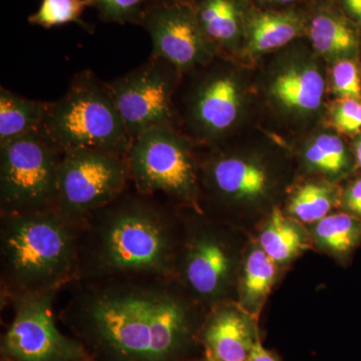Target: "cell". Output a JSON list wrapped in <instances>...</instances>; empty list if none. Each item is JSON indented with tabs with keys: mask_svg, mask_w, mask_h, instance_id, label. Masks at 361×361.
I'll use <instances>...</instances> for the list:
<instances>
[{
	"mask_svg": "<svg viewBox=\"0 0 361 361\" xmlns=\"http://www.w3.org/2000/svg\"><path fill=\"white\" fill-rule=\"evenodd\" d=\"M240 111V92L230 75H216L205 80L195 92L192 122L206 137H215L230 129Z\"/></svg>",
	"mask_w": 361,
	"mask_h": 361,
	"instance_id": "7c38bea8",
	"label": "cell"
},
{
	"mask_svg": "<svg viewBox=\"0 0 361 361\" xmlns=\"http://www.w3.org/2000/svg\"><path fill=\"white\" fill-rule=\"evenodd\" d=\"M78 361H85V360H78Z\"/></svg>",
	"mask_w": 361,
	"mask_h": 361,
	"instance_id": "d590c367",
	"label": "cell"
},
{
	"mask_svg": "<svg viewBox=\"0 0 361 361\" xmlns=\"http://www.w3.org/2000/svg\"><path fill=\"white\" fill-rule=\"evenodd\" d=\"M204 341L210 361H248L256 341L244 316L220 308L207 322Z\"/></svg>",
	"mask_w": 361,
	"mask_h": 361,
	"instance_id": "4fadbf2b",
	"label": "cell"
},
{
	"mask_svg": "<svg viewBox=\"0 0 361 361\" xmlns=\"http://www.w3.org/2000/svg\"><path fill=\"white\" fill-rule=\"evenodd\" d=\"M4 361H13V360H4Z\"/></svg>",
	"mask_w": 361,
	"mask_h": 361,
	"instance_id": "e575fe53",
	"label": "cell"
},
{
	"mask_svg": "<svg viewBox=\"0 0 361 361\" xmlns=\"http://www.w3.org/2000/svg\"><path fill=\"white\" fill-rule=\"evenodd\" d=\"M233 268L224 241L211 230H195L180 244L174 279L202 301H216L224 294Z\"/></svg>",
	"mask_w": 361,
	"mask_h": 361,
	"instance_id": "8fae6325",
	"label": "cell"
},
{
	"mask_svg": "<svg viewBox=\"0 0 361 361\" xmlns=\"http://www.w3.org/2000/svg\"><path fill=\"white\" fill-rule=\"evenodd\" d=\"M186 0H155L156 2H163V4H185Z\"/></svg>",
	"mask_w": 361,
	"mask_h": 361,
	"instance_id": "d6a6232c",
	"label": "cell"
},
{
	"mask_svg": "<svg viewBox=\"0 0 361 361\" xmlns=\"http://www.w3.org/2000/svg\"><path fill=\"white\" fill-rule=\"evenodd\" d=\"M211 187L225 198H256L264 194L267 175L262 168L235 157H223L208 167Z\"/></svg>",
	"mask_w": 361,
	"mask_h": 361,
	"instance_id": "5bb4252c",
	"label": "cell"
},
{
	"mask_svg": "<svg viewBox=\"0 0 361 361\" xmlns=\"http://www.w3.org/2000/svg\"><path fill=\"white\" fill-rule=\"evenodd\" d=\"M61 289L26 292L6 301L13 318L2 337V353L13 361H78L87 360L80 341L61 334L56 325L54 301Z\"/></svg>",
	"mask_w": 361,
	"mask_h": 361,
	"instance_id": "52a82bcc",
	"label": "cell"
},
{
	"mask_svg": "<svg viewBox=\"0 0 361 361\" xmlns=\"http://www.w3.org/2000/svg\"><path fill=\"white\" fill-rule=\"evenodd\" d=\"M334 90L344 99H360L361 87L357 68L351 61L342 59L334 66L332 71Z\"/></svg>",
	"mask_w": 361,
	"mask_h": 361,
	"instance_id": "4316f807",
	"label": "cell"
},
{
	"mask_svg": "<svg viewBox=\"0 0 361 361\" xmlns=\"http://www.w3.org/2000/svg\"><path fill=\"white\" fill-rule=\"evenodd\" d=\"M275 264L276 263L262 249L249 254L242 279L244 302L255 306L267 296L276 276Z\"/></svg>",
	"mask_w": 361,
	"mask_h": 361,
	"instance_id": "7402d4cb",
	"label": "cell"
},
{
	"mask_svg": "<svg viewBox=\"0 0 361 361\" xmlns=\"http://www.w3.org/2000/svg\"><path fill=\"white\" fill-rule=\"evenodd\" d=\"M334 123L343 133H355L361 129V103L358 99H345L334 113Z\"/></svg>",
	"mask_w": 361,
	"mask_h": 361,
	"instance_id": "83f0119b",
	"label": "cell"
},
{
	"mask_svg": "<svg viewBox=\"0 0 361 361\" xmlns=\"http://www.w3.org/2000/svg\"><path fill=\"white\" fill-rule=\"evenodd\" d=\"M314 233L323 246L336 253H345L360 241L361 221L349 214H332L318 221Z\"/></svg>",
	"mask_w": 361,
	"mask_h": 361,
	"instance_id": "44dd1931",
	"label": "cell"
},
{
	"mask_svg": "<svg viewBox=\"0 0 361 361\" xmlns=\"http://www.w3.org/2000/svg\"><path fill=\"white\" fill-rule=\"evenodd\" d=\"M133 187L140 193L193 199L197 187L189 148L174 129L147 130L133 140L127 155Z\"/></svg>",
	"mask_w": 361,
	"mask_h": 361,
	"instance_id": "ba28073f",
	"label": "cell"
},
{
	"mask_svg": "<svg viewBox=\"0 0 361 361\" xmlns=\"http://www.w3.org/2000/svg\"><path fill=\"white\" fill-rule=\"evenodd\" d=\"M270 1L283 2V4H285V2H291L294 1V0H270Z\"/></svg>",
	"mask_w": 361,
	"mask_h": 361,
	"instance_id": "836d02e7",
	"label": "cell"
},
{
	"mask_svg": "<svg viewBox=\"0 0 361 361\" xmlns=\"http://www.w3.org/2000/svg\"><path fill=\"white\" fill-rule=\"evenodd\" d=\"M39 132L61 154L89 149L127 157L133 142L106 82L90 71L77 73L51 102Z\"/></svg>",
	"mask_w": 361,
	"mask_h": 361,
	"instance_id": "277c9868",
	"label": "cell"
},
{
	"mask_svg": "<svg viewBox=\"0 0 361 361\" xmlns=\"http://www.w3.org/2000/svg\"><path fill=\"white\" fill-rule=\"evenodd\" d=\"M259 241L261 249L275 263L285 262L305 248L300 231L279 209L271 214Z\"/></svg>",
	"mask_w": 361,
	"mask_h": 361,
	"instance_id": "d6986e66",
	"label": "cell"
},
{
	"mask_svg": "<svg viewBox=\"0 0 361 361\" xmlns=\"http://www.w3.org/2000/svg\"><path fill=\"white\" fill-rule=\"evenodd\" d=\"M194 11L210 44H229L238 35V9L233 0H201Z\"/></svg>",
	"mask_w": 361,
	"mask_h": 361,
	"instance_id": "ac0fdd59",
	"label": "cell"
},
{
	"mask_svg": "<svg viewBox=\"0 0 361 361\" xmlns=\"http://www.w3.org/2000/svg\"><path fill=\"white\" fill-rule=\"evenodd\" d=\"M78 228L56 210L0 215L1 296L75 281Z\"/></svg>",
	"mask_w": 361,
	"mask_h": 361,
	"instance_id": "3957f363",
	"label": "cell"
},
{
	"mask_svg": "<svg viewBox=\"0 0 361 361\" xmlns=\"http://www.w3.org/2000/svg\"><path fill=\"white\" fill-rule=\"evenodd\" d=\"M61 155L39 130L0 145V215L56 209Z\"/></svg>",
	"mask_w": 361,
	"mask_h": 361,
	"instance_id": "5b68a950",
	"label": "cell"
},
{
	"mask_svg": "<svg viewBox=\"0 0 361 361\" xmlns=\"http://www.w3.org/2000/svg\"><path fill=\"white\" fill-rule=\"evenodd\" d=\"M106 23L141 25L142 18L155 0H90Z\"/></svg>",
	"mask_w": 361,
	"mask_h": 361,
	"instance_id": "484cf974",
	"label": "cell"
},
{
	"mask_svg": "<svg viewBox=\"0 0 361 361\" xmlns=\"http://www.w3.org/2000/svg\"><path fill=\"white\" fill-rule=\"evenodd\" d=\"M177 225L165 202L130 187L78 228L75 281L174 278L180 246Z\"/></svg>",
	"mask_w": 361,
	"mask_h": 361,
	"instance_id": "7a4b0ae2",
	"label": "cell"
},
{
	"mask_svg": "<svg viewBox=\"0 0 361 361\" xmlns=\"http://www.w3.org/2000/svg\"><path fill=\"white\" fill-rule=\"evenodd\" d=\"M132 186L127 157L99 149L66 152L59 164L56 210L80 228Z\"/></svg>",
	"mask_w": 361,
	"mask_h": 361,
	"instance_id": "8992f818",
	"label": "cell"
},
{
	"mask_svg": "<svg viewBox=\"0 0 361 361\" xmlns=\"http://www.w3.org/2000/svg\"><path fill=\"white\" fill-rule=\"evenodd\" d=\"M331 207V192L329 188L307 184L292 197L289 211L301 222L314 223L326 217Z\"/></svg>",
	"mask_w": 361,
	"mask_h": 361,
	"instance_id": "cb8c5ba5",
	"label": "cell"
},
{
	"mask_svg": "<svg viewBox=\"0 0 361 361\" xmlns=\"http://www.w3.org/2000/svg\"><path fill=\"white\" fill-rule=\"evenodd\" d=\"M89 7H92L90 0H42L39 9L27 20L30 25L47 30L68 23L84 25L82 16Z\"/></svg>",
	"mask_w": 361,
	"mask_h": 361,
	"instance_id": "603a6c76",
	"label": "cell"
},
{
	"mask_svg": "<svg viewBox=\"0 0 361 361\" xmlns=\"http://www.w3.org/2000/svg\"><path fill=\"white\" fill-rule=\"evenodd\" d=\"M140 25L151 37L152 56L180 71L203 63L210 56V42L202 32L194 9L187 4L156 2Z\"/></svg>",
	"mask_w": 361,
	"mask_h": 361,
	"instance_id": "30bf717a",
	"label": "cell"
},
{
	"mask_svg": "<svg viewBox=\"0 0 361 361\" xmlns=\"http://www.w3.org/2000/svg\"><path fill=\"white\" fill-rule=\"evenodd\" d=\"M174 66L151 56L122 77L106 82L133 140L154 129L173 127L177 75Z\"/></svg>",
	"mask_w": 361,
	"mask_h": 361,
	"instance_id": "9c48e42d",
	"label": "cell"
},
{
	"mask_svg": "<svg viewBox=\"0 0 361 361\" xmlns=\"http://www.w3.org/2000/svg\"><path fill=\"white\" fill-rule=\"evenodd\" d=\"M300 20L293 13H263L251 21L249 49L265 52L278 49L295 39Z\"/></svg>",
	"mask_w": 361,
	"mask_h": 361,
	"instance_id": "e0dca14e",
	"label": "cell"
},
{
	"mask_svg": "<svg viewBox=\"0 0 361 361\" xmlns=\"http://www.w3.org/2000/svg\"><path fill=\"white\" fill-rule=\"evenodd\" d=\"M310 35L315 49L327 56L353 54L357 49L358 40L353 28L341 18L329 14L316 16Z\"/></svg>",
	"mask_w": 361,
	"mask_h": 361,
	"instance_id": "ffe728a7",
	"label": "cell"
},
{
	"mask_svg": "<svg viewBox=\"0 0 361 361\" xmlns=\"http://www.w3.org/2000/svg\"><path fill=\"white\" fill-rule=\"evenodd\" d=\"M344 203L348 211L361 218V179L348 188L344 197Z\"/></svg>",
	"mask_w": 361,
	"mask_h": 361,
	"instance_id": "f1b7e54d",
	"label": "cell"
},
{
	"mask_svg": "<svg viewBox=\"0 0 361 361\" xmlns=\"http://www.w3.org/2000/svg\"><path fill=\"white\" fill-rule=\"evenodd\" d=\"M311 165L324 172H341L348 164L343 142L334 135H322L306 151Z\"/></svg>",
	"mask_w": 361,
	"mask_h": 361,
	"instance_id": "d4e9b609",
	"label": "cell"
},
{
	"mask_svg": "<svg viewBox=\"0 0 361 361\" xmlns=\"http://www.w3.org/2000/svg\"><path fill=\"white\" fill-rule=\"evenodd\" d=\"M272 92L289 108L313 111L322 104L324 82L314 68H292L275 80Z\"/></svg>",
	"mask_w": 361,
	"mask_h": 361,
	"instance_id": "2e32d148",
	"label": "cell"
},
{
	"mask_svg": "<svg viewBox=\"0 0 361 361\" xmlns=\"http://www.w3.org/2000/svg\"><path fill=\"white\" fill-rule=\"evenodd\" d=\"M348 11L361 21V0H344Z\"/></svg>",
	"mask_w": 361,
	"mask_h": 361,
	"instance_id": "4dcf8cb0",
	"label": "cell"
},
{
	"mask_svg": "<svg viewBox=\"0 0 361 361\" xmlns=\"http://www.w3.org/2000/svg\"><path fill=\"white\" fill-rule=\"evenodd\" d=\"M51 102L32 99L1 87L0 145L39 130Z\"/></svg>",
	"mask_w": 361,
	"mask_h": 361,
	"instance_id": "9a60e30c",
	"label": "cell"
},
{
	"mask_svg": "<svg viewBox=\"0 0 361 361\" xmlns=\"http://www.w3.org/2000/svg\"><path fill=\"white\" fill-rule=\"evenodd\" d=\"M356 157H357V161L361 168V137L356 142L355 145Z\"/></svg>",
	"mask_w": 361,
	"mask_h": 361,
	"instance_id": "1f68e13d",
	"label": "cell"
},
{
	"mask_svg": "<svg viewBox=\"0 0 361 361\" xmlns=\"http://www.w3.org/2000/svg\"><path fill=\"white\" fill-rule=\"evenodd\" d=\"M63 314L118 361H170L194 331V310L174 278L71 282Z\"/></svg>",
	"mask_w": 361,
	"mask_h": 361,
	"instance_id": "6da1fadb",
	"label": "cell"
},
{
	"mask_svg": "<svg viewBox=\"0 0 361 361\" xmlns=\"http://www.w3.org/2000/svg\"><path fill=\"white\" fill-rule=\"evenodd\" d=\"M248 361H279L275 357L272 353H269L262 345L260 341H256L252 348L250 356H249Z\"/></svg>",
	"mask_w": 361,
	"mask_h": 361,
	"instance_id": "f546056e",
	"label": "cell"
}]
</instances>
